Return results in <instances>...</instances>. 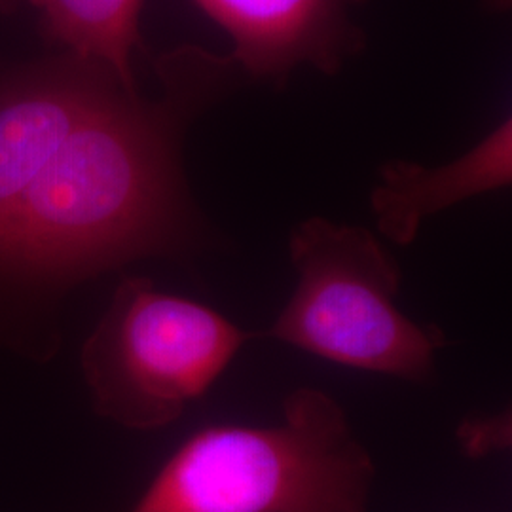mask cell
Masks as SVG:
<instances>
[{
    "instance_id": "6da1fadb",
    "label": "cell",
    "mask_w": 512,
    "mask_h": 512,
    "mask_svg": "<svg viewBox=\"0 0 512 512\" xmlns=\"http://www.w3.org/2000/svg\"><path fill=\"white\" fill-rule=\"evenodd\" d=\"M173 124L112 88L0 217V270L73 283L188 238Z\"/></svg>"
},
{
    "instance_id": "7a4b0ae2",
    "label": "cell",
    "mask_w": 512,
    "mask_h": 512,
    "mask_svg": "<svg viewBox=\"0 0 512 512\" xmlns=\"http://www.w3.org/2000/svg\"><path fill=\"white\" fill-rule=\"evenodd\" d=\"M376 467L344 406L300 387L274 425H209L129 512H368Z\"/></svg>"
},
{
    "instance_id": "3957f363",
    "label": "cell",
    "mask_w": 512,
    "mask_h": 512,
    "mask_svg": "<svg viewBox=\"0 0 512 512\" xmlns=\"http://www.w3.org/2000/svg\"><path fill=\"white\" fill-rule=\"evenodd\" d=\"M289 256L298 283L266 336L355 370L433 378L446 338L399 308L401 266L370 230L311 217L291 232Z\"/></svg>"
},
{
    "instance_id": "277c9868",
    "label": "cell",
    "mask_w": 512,
    "mask_h": 512,
    "mask_svg": "<svg viewBox=\"0 0 512 512\" xmlns=\"http://www.w3.org/2000/svg\"><path fill=\"white\" fill-rule=\"evenodd\" d=\"M249 338L219 311L128 277L82 348L93 410L126 429H164L202 399Z\"/></svg>"
},
{
    "instance_id": "5b68a950",
    "label": "cell",
    "mask_w": 512,
    "mask_h": 512,
    "mask_svg": "<svg viewBox=\"0 0 512 512\" xmlns=\"http://www.w3.org/2000/svg\"><path fill=\"white\" fill-rule=\"evenodd\" d=\"M234 42L232 59L253 76L279 78L300 65L336 73L361 46L357 0H194Z\"/></svg>"
},
{
    "instance_id": "8992f818",
    "label": "cell",
    "mask_w": 512,
    "mask_h": 512,
    "mask_svg": "<svg viewBox=\"0 0 512 512\" xmlns=\"http://www.w3.org/2000/svg\"><path fill=\"white\" fill-rule=\"evenodd\" d=\"M512 183V122L503 120L475 147L442 165L391 160L370 194L378 232L395 245H410L423 222L440 211Z\"/></svg>"
},
{
    "instance_id": "52a82bcc",
    "label": "cell",
    "mask_w": 512,
    "mask_h": 512,
    "mask_svg": "<svg viewBox=\"0 0 512 512\" xmlns=\"http://www.w3.org/2000/svg\"><path fill=\"white\" fill-rule=\"evenodd\" d=\"M110 82L118 80L86 69L54 74L0 97V217L112 90Z\"/></svg>"
},
{
    "instance_id": "ba28073f",
    "label": "cell",
    "mask_w": 512,
    "mask_h": 512,
    "mask_svg": "<svg viewBox=\"0 0 512 512\" xmlns=\"http://www.w3.org/2000/svg\"><path fill=\"white\" fill-rule=\"evenodd\" d=\"M42 10L48 33L74 55L112 74L135 93L131 54L139 42L145 0H33Z\"/></svg>"
},
{
    "instance_id": "9c48e42d",
    "label": "cell",
    "mask_w": 512,
    "mask_h": 512,
    "mask_svg": "<svg viewBox=\"0 0 512 512\" xmlns=\"http://www.w3.org/2000/svg\"><path fill=\"white\" fill-rule=\"evenodd\" d=\"M461 450L473 459H482L509 450L512 442L511 412L490 418H467L458 427Z\"/></svg>"
},
{
    "instance_id": "30bf717a",
    "label": "cell",
    "mask_w": 512,
    "mask_h": 512,
    "mask_svg": "<svg viewBox=\"0 0 512 512\" xmlns=\"http://www.w3.org/2000/svg\"><path fill=\"white\" fill-rule=\"evenodd\" d=\"M488 2H490L492 6H495V8H507L511 0H488Z\"/></svg>"
},
{
    "instance_id": "8fae6325",
    "label": "cell",
    "mask_w": 512,
    "mask_h": 512,
    "mask_svg": "<svg viewBox=\"0 0 512 512\" xmlns=\"http://www.w3.org/2000/svg\"><path fill=\"white\" fill-rule=\"evenodd\" d=\"M19 0H0V8H4V6H12V4H16ZM33 2V0H31Z\"/></svg>"
}]
</instances>
